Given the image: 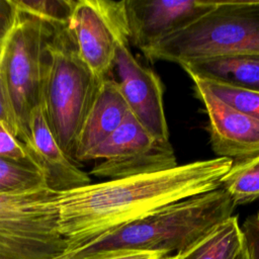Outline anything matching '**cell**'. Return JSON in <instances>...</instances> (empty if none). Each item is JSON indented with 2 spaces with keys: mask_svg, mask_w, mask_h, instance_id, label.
<instances>
[{
  "mask_svg": "<svg viewBox=\"0 0 259 259\" xmlns=\"http://www.w3.org/2000/svg\"><path fill=\"white\" fill-rule=\"evenodd\" d=\"M256 217H257V218H258V220H259V212H258V214H257Z\"/></svg>",
  "mask_w": 259,
  "mask_h": 259,
  "instance_id": "obj_29",
  "label": "cell"
},
{
  "mask_svg": "<svg viewBox=\"0 0 259 259\" xmlns=\"http://www.w3.org/2000/svg\"><path fill=\"white\" fill-rule=\"evenodd\" d=\"M17 10L34 15L54 25H68L74 0H12Z\"/></svg>",
  "mask_w": 259,
  "mask_h": 259,
  "instance_id": "obj_19",
  "label": "cell"
},
{
  "mask_svg": "<svg viewBox=\"0 0 259 259\" xmlns=\"http://www.w3.org/2000/svg\"><path fill=\"white\" fill-rule=\"evenodd\" d=\"M244 239L238 218L230 217L175 259H233L243 248Z\"/></svg>",
  "mask_w": 259,
  "mask_h": 259,
  "instance_id": "obj_15",
  "label": "cell"
},
{
  "mask_svg": "<svg viewBox=\"0 0 259 259\" xmlns=\"http://www.w3.org/2000/svg\"><path fill=\"white\" fill-rule=\"evenodd\" d=\"M156 141L131 114L97 148L88 153L83 162L125 157L151 148Z\"/></svg>",
  "mask_w": 259,
  "mask_h": 259,
  "instance_id": "obj_16",
  "label": "cell"
},
{
  "mask_svg": "<svg viewBox=\"0 0 259 259\" xmlns=\"http://www.w3.org/2000/svg\"><path fill=\"white\" fill-rule=\"evenodd\" d=\"M56 195L48 186L0 193V259H58L66 252Z\"/></svg>",
  "mask_w": 259,
  "mask_h": 259,
  "instance_id": "obj_6",
  "label": "cell"
},
{
  "mask_svg": "<svg viewBox=\"0 0 259 259\" xmlns=\"http://www.w3.org/2000/svg\"><path fill=\"white\" fill-rule=\"evenodd\" d=\"M0 122L3 123L17 139L18 132L16 121L5 91V87L0 75Z\"/></svg>",
  "mask_w": 259,
  "mask_h": 259,
  "instance_id": "obj_24",
  "label": "cell"
},
{
  "mask_svg": "<svg viewBox=\"0 0 259 259\" xmlns=\"http://www.w3.org/2000/svg\"><path fill=\"white\" fill-rule=\"evenodd\" d=\"M192 81L207 115L209 141L218 157L237 162L259 155V119L222 101L199 80Z\"/></svg>",
  "mask_w": 259,
  "mask_h": 259,
  "instance_id": "obj_10",
  "label": "cell"
},
{
  "mask_svg": "<svg viewBox=\"0 0 259 259\" xmlns=\"http://www.w3.org/2000/svg\"><path fill=\"white\" fill-rule=\"evenodd\" d=\"M115 82L131 114L156 140L169 141L163 94L159 76L142 65L130 50V42L117 46L113 71Z\"/></svg>",
  "mask_w": 259,
  "mask_h": 259,
  "instance_id": "obj_9",
  "label": "cell"
},
{
  "mask_svg": "<svg viewBox=\"0 0 259 259\" xmlns=\"http://www.w3.org/2000/svg\"><path fill=\"white\" fill-rule=\"evenodd\" d=\"M230 54H259V0H217L210 11L144 56L179 65Z\"/></svg>",
  "mask_w": 259,
  "mask_h": 259,
  "instance_id": "obj_4",
  "label": "cell"
},
{
  "mask_svg": "<svg viewBox=\"0 0 259 259\" xmlns=\"http://www.w3.org/2000/svg\"><path fill=\"white\" fill-rule=\"evenodd\" d=\"M222 188L186 197L123 224L58 259H89L125 253L179 254L233 215Z\"/></svg>",
  "mask_w": 259,
  "mask_h": 259,
  "instance_id": "obj_2",
  "label": "cell"
},
{
  "mask_svg": "<svg viewBox=\"0 0 259 259\" xmlns=\"http://www.w3.org/2000/svg\"><path fill=\"white\" fill-rule=\"evenodd\" d=\"M128 114V106L113 77L101 80L79 133L74 161L83 162L85 156L102 144Z\"/></svg>",
  "mask_w": 259,
  "mask_h": 259,
  "instance_id": "obj_12",
  "label": "cell"
},
{
  "mask_svg": "<svg viewBox=\"0 0 259 259\" xmlns=\"http://www.w3.org/2000/svg\"><path fill=\"white\" fill-rule=\"evenodd\" d=\"M217 0H123L128 41L144 55L210 11Z\"/></svg>",
  "mask_w": 259,
  "mask_h": 259,
  "instance_id": "obj_8",
  "label": "cell"
},
{
  "mask_svg": "<svg viewBox=\"0 0 259 259\" xmlns=\"http://www.w3.org/2000/svg\"><path fill=\"white\" fill-rule=\"evenodd\" d=\"M232 165L231 159L215 157L57 192L59 231L67 244L64 254L163 205L220 188Z\"/></svg>",
  "mask_w": 259,
  "mask_h": 259,
  "instance_id": "obj_1",
  "label": "cell"
},
{
  "mask_svg": "<svg viewBox=\"0 0 259 259\" xmlns=\"http://www.w3.org/2000/svg\"><path fill=\"white\" fill-rule=\"evenodd\" d=\"M234 206L250 203L259 198V155L233 162L221 181Z\"/></svg>",
  "mask_w": 259,
  "mask_h": 259,
  "instance_id": "obj_17",
  "label": "cell"
},
{
  "mask_svg": "<svg viewBox=\"0 0 259 259\" xmlns=\"http://www.w3.org/2000/svg\"><path fill=\"white\" fill-rule=\"evenodd\" d=\"M33 164L42 173L46 184L54 191H65L91 183L88 173L70 159L56 141L42 102L30 117L28 137L23 142Z\"/></svg>",
  "mask_w": 259,
  "mask_h": 259,
  "instance_id": "obj_11",
  "label": "cell"
},
{
  "mask_svg": "<svg viewBox=\"0 0 259 259\" xmlns=\"http://www.w3.org/2000/svg\"><path fill=\"white\" fill-rule=\"evenodd\" d=\"M164 256L156 253H125L115 255H105L89 259H160Z\"/></svg>",
  "mask_w": 259,
  "mask_h": 259,
  "instance_id": "obj_25",
  "label": "cell"
},
{
  "mask_svg": "<svg viewBox=\"0 0 259 259\" xmlns=\"http://www.w3.org/2000/svg\"><path fill=\"white\" fill-rule=\"evenodd\" d=\"M178 166L174 149L169 141H156L144 151L96 163L90 174L107 180L128 178L169 170Z\"/></svg>",
  "mask_w": 259,
  "mask_h": 259,
  "instance_id": "obj_14",
  "label": "cell"
},
{
  "mask_svg": "<svg viewBox=\"0 0 259 259\" xmlns=\"http://www.w3.org/2000/svg\"><path fill=\"white\" fill-rule=\"evenodd\" d=\"M160 259H175V256L174 255H169V256H164Z\"/></svg>",
  "mask_w": 259,
  "mask_h": 259,
  "instance_id": "obj_27",
  "label": "cell"
},
{
  "mask_svg": "<svg viewBox=\"0 0 259 259\" xmlns=\"http://www.w3.org/2000/svg\"><path fill=\"white\" fill-rule=\"evenodd\" d=\"M233 259H248L247 253H246V250H245V247H244V246H243V248L240 250V252H239Z\"/></svg>",
  "mask_w": 259,
  "mask_h": 259,
  "instance_id": "obj_26",
  "label": "cell"
},
{
  "mask_svg": "<svg viewBox=\"0 0 259 259\" xmlns=\"http://www.w3.org/2000/svg\"><path fill=\"white\" fill-rule=\"evenodd\" d=\"M53 31L54 24L17 10L15 24L2 46L0 75L22 143L28 137L31 114L42 102L45 49Z\"/></svg>",
  "mask_w": 259,
  "mask_h": 259,
  "instance_id": "obj_5",
  "label": "cell"
},
{
  "mask_svg": "<svg viewBox=\"0 0 259 259\" xmlns=\"http://www.w3.org/2000/svg\"><path fill=\"white\" fill-rule=\"evenodd\" d=\"M191 79L232 88L259 91V54H230L183 61Z\"/></svg>",
  "mask_w": 259,
  "mask_h": 259,
  "instance_id": "obj_13",
  "label": "cell"
},
{
  "mask_svg": "<svg viewBox=\"0 0 259 259\" xmlns=\"http://www.w3.org/2000/svg\"><path fill=\"white\" fill-rule=\"evenodd\" d=\"M214 96L232 107L259 119V91H248L199 80Z\"/></svg>",
  "mask_w": 259,
  "mask_h": 259,
  "instance_id": "obj_20",
  "label": "cell"
},
{
  "mask_svg": "<svg viewBox=\"0 0 259 259\" xmlns=\"http://www.w3.org/2000/svg\"><path fill=\"white\" fill-rule=\"evenodd\" d=\"M17 17V9L12 0H0V47L12 30Z\"/></svg>",
  "mask_w": 259,
  "mask_h": 259,
  "instance_id": "obj_23",
  "label": "cell"
},
{
  "mask_svg": "<svg viewBox=\"0 0 259 259\" xmlns=\"http://www.w3.org/2000/svg\"><path fill=\"white\" fill-rule=\"evenodd\" d=\"M1 52H2V47H0V56H1Z\"/></svg>",
  "mask_w": 259,
  "mask_h": 259,
  "instance_id": "obj_28",
  "label": "cell"
},
{
  "mask_svg": "<svg viewBox=\"0 0 259 259\" xmlns=\"http://www.w3.org/2000/svg\"><path fill=\"white\" fill-rule=\"evenodd\" d=\"M244 247L248 259H259V220L251 215L245 220L242 227Z\"/></svg>",
  "mask_w": 259,
  "mask_h": 259,
  "instance_id": "obj_22",
  "label": "cell"
},
{
  "mask_svg": "<svg viewBox=\"0 0 259 259\" xmlns=\"http://www.w3.org/2000/svg\"><path fill=\"white\" fill-rule=\"evenodd\" d=\"M68 29L81 60L94 76H111L117 46L128 41L123 0H78Z\"/></svg>",
  "mask_w": 259,
  "mask_h": 259,
  "instance_id": "obj_7",
  "label": "cell"
},
{
  "mask_svg": "<svg viewBox=\"0 0 259 259\" xmlns=\"http://www.w3.org/2000/svg\"><path fill=\"white\" fill-rule=\"evenodd\" d=\"M47 186L40 170L31 162L0 157V193Z\"/></svg>",
  "mask_w": 259,
  "mask_h": 259,
  "instance_id": "obj_18",
  "label": "cell"
},
{
  "mask_svg": "<svg viewBox=\"0 0 259 259\" xmlns=\"http://www.w3.org/2000/svg\"><path fill=\"white\" fill-rule=\"evenodd\" d=\"M100 82L79 57L68 25H54L45 49L42 105L56 141L73 161L79 133Z\"/></svg>",
  "mask_w": 259,
  "mask_h": 259,
  "instance_id": "obj_3",
  "label": "cell"
},
{
  "mask_svg": "<svg viewBox=\"0 0 259 259\" xmlns=\"http://www.w3.org/2000/svg\"><path fill=\"white\" fill-rule=\"evenodd\" d=\"M0 157L33 164L24 145L3 123L0 122Z\"/></svg>",
  "mask_w": 259,
  "mask_h": 259,
  "instance_id": "obj_21",
  "label": "cell"
}]
</instances>
